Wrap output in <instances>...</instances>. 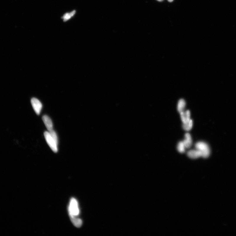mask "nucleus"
<instances>
[{"mask_svg": "<svg viewBox=\"0 0 236 236\" xmlns=\"http://www.w3.org/2000/svg\"><path fill=\"white\" fill-rule=\"evenodd\" d=\"M42 119L48 131H49L53 130V122L50 118L48 116L44 115L42 117Z\"/></svg>", "mask_w": 236, "mask_h": 236, "instance_id": "6", "label": "nucleus"}, {"mask_svg": "<svg viewBox=\"0 0 236 236\" xmlns=\"http://www.w3.org/2000/svg\"><path fill=\"white\" fill-rule=\"evenodd\" d=\"M157 1H163V0H157Z\"/></svg>", "mask_w": 236, "mask_h": 236, "instance_id": "16", "label": "nucleus"}, {"mask_svg": "<svg viewBox=\"0 0 236 236\" xmlns=\"http://www.w3.org/2000/svg\"><path fill=\"white\" fill-rule=\"evenodd\" d=\"M177 150L178 152L181 153H183L185 152V145L183 141H180L178 143L177 146Z\"/></svg>", "mask_w": 236, "mask_h": 236, "instance_id": "13", "label": "nucleus"}, {"mask_svg": "<svg viewBox=\"0 0 236 236\" xmlns=\"http://www.w3.org/2000/svg\"><path fill=\"white\" fill-rule=\"evenodd\" d=\"M70 218L71 222L77 227L80 228L82 225V220L80 219L77 217H71Z\"/></svg>", "mask_w": 236, "mask_h": 236, "instance_id": "9", "label": "nucleus"}, {"mask_svg": "<svg viewBox=\"0 0 236 236\" xmlns=\"http://www.w3.org/2000/svg\"><path fill=\"white\" fill-rule=\"evenodd\" d=\"M32 107L36 113L39 115L42 110V105L41 102L35 98H33L31 100Z\"/></svg>", "mask_w": 236, "mask_h": 236, "instance_id": "4", "label": "nucleus"}, {"mask_svg": "<svg viewBox=\"0 0 236 236\" xmlns=\"http://www.w3.org/2000/svg\"><path fill=\"white\" fill-rule=\"evenodd\" d=\"M69 217H77L80 214L78 202L74 198L71 199L68 207Z\"/></svg>", "mask_w": 236, "mask_h": 236, "instance_id": "1", "label": "nucleus"}, {"mask_svg": "<svg viewBox=\"0 0 236 236\" xmlns=\"http://www.w3.org/2000/svg\"><path fill=\"white\" fill-rule=\"evenodd\" d=\"M184 140H183V143L185 148L189 149L191 147L192 144V140L191 135L189 133H186L185 135Z\"/></svg>", "mask_w": 236, "mask_h": 236, "instance_id": "8", "label": "nucleus"}, {"mask_svg": "<svg viewBox=\"0 0 236 236\" xmlns=\"http://www.w3.org/2000/svg\"><path fill=\"white\" fill-rule=\"evenodd\" d=\"M49 132L51 136H52V137L54 139V140L56 142V143L58 144V138H57V135L56 132L54 131L53 129L49 131Z\"/></svg>", "mask_w": 236, "mask_h": 236, "instance_id": "14", "label": "nucleus"}, {"mask_svg": "<svg viewBox=\"0 0 236 236\" xmlns=\"http://www.w3.org/2000/svg\"><path fill=\"white\" fill-rule=\"evenodd\" d=\"M196 149L201 151L202 153V157L204 158H207L209 156L210 150L208 145L203 142H198L195 144Z\"/></svg>", "mask_w": 236, "mask_h": 236, "instance_id": "2", "label": "nucleus"}, {"mask_svg": "<svg viewBox=\"0 0 236 236\" xmlns=\"http://www.w3.org/2000/svg\"><path fill=\"white\" fill-rule=\"evenodd\" d=\"M187 155L190 158L192 159H196L202 157L201 152L197 149L188 151L187 153Z\"/></svg>", "mask_w": 236, "mask_h": 236, "instance_id": "5", "label": "nucleus"}, {"mask_svg": "<svg viewBox=\"0 0 236 236\" xmlns=\"http://www.w3.org/2000/svg\"><path fill=\"white\" fill-rule=\"evenodd\" d=\"M193 125V120L192 119H190L188 122L186 124H183V128L185 130L188 131L192 129Z\"/></svg>", "mask_w": 236, "mask_h": 236, "instance_id": "12", "label": "nucleus"}, {"mask_svg": "<svg viewBox=\"0 0 236 236\" xmlns=\"http://www.w3.org/2000/svg\"><path fill=\"white\" fill-rule=\"evenodd\" d=\"M44 137L47 143L54 153H57L58 151L57 144L54 139L50 135L49 132H45L44 133Z\"/></svg>", "mask_w": 236, "mask_h": 236, "instance_id": "3", "label": "nucleus"}, {"mask_svg": "<svg viewBox=\"0 0 236 236\" xmlns=\"http://www.w3.org/2000/svg\"><path fill=\"white\" fill-rule=\"evenodd\" d=\"M181 120L183 124H186L189 122L190 119V114L189 110L184 111L180 113Z\"/></svg>", "mask_w": 236, "mask_h": 236, "instance_id": "7", "label": "nucleus"}, {"mask_svg": "<svg viewBox=\"0 0 236 236\" xmlns=\"http://www.w3.org/2000/svg\"><path fill=\"white\" fill-rule=\"evenodd\" d=\"M186 102L183 99H181L178 101L177 104V110L180 113L184 111L185 107Z\"/></svg>", "mask_w": 236, "mask_h": 236, "instance_id": "10", "label": "nucleus"}, {"mask_svg": "<svg viewBox=\"0 0 236 236\" xmlns=\"http://www.w3.org/2000/svg\"><path fill=\"white\" fill-rule=\"evenodd\" d=\"M75 13H76V11L74 10L72 11L70 13H65L63 15L62 18L64 22H66V21L71 19L72 17H73Z\"/></svg>", "mask_w": 236, "mask_h": 236, "instance_id": "11", "label": "nucleus"}, {"mask_svg": "<svg viewBox=\"0 0 236 236\" xmlns=\"http://www.w3.org/2000/svg\"><path fill=\"white\" fill-rule=\"evenodd\" d=\"M168 1L170 2H172L174 0H168Z\"/></svg>", "mask_w": 236, "mask_h": 236, "instance_id": "15", "label": "nucleus"}]
</instances>
